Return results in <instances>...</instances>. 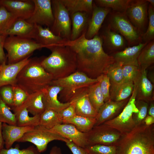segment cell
<instances>
[{
  "label": "cell",
  "instance_id": "obj_1",
  "mask_svg": "<svg viewBox=\"0 0 154 154\" xmlns=\"http://www.w3.org/2000/svg\"><path fill=\"white\" fill-rule=\"evenodd\" d=\"M86 33L75 40H67L62 44L69 46L75 52L76 71L83 72L90 78H97L106 74L115 60L112 56L105 52L102 40L98 34L88 39L85 37Z\"/></svg>",
  "mask_w": 154,
  "mask_h": 154
},
{
  "label": "cell",
  "instance_id": "obj_2",
  "mask_svg": "<svg viewBox=\"0 0 154 154\" xmlns=\"http://www.w3.org/2000/svg\"><path fill=\"white\" fill-rule=\"evenodd\" d=\"M47 48L51 53L42 59L40 63L45 70L52 76L53 80L66 77L76 71V55L70 47L60 44Z\"/></svg>",
  "mask_w": 154,
  "mask_h": 154
},
{
  "label": "cell",
  "instance_id": "obj_3",
  "mask_svg": "<svg viewBox=\"0 0 154 154\" xmlns=\"http://www.w3.org/2000/svg\"><path fill=\"white\" fill-rule=\"evenodd\" d=\"M116 146L117 154H154V124L147 125L143 121Z\"/></svg>",
  "mask_w": 154,
  "mask_h": 154
},
{
  "label": "cell",
  "instance_id": "obj_4",
  "mask_svg": "<svg viewBox=\"0 0 154 154\" xmlns=\"http://www.w3.org/2000/svg\"><path fill=\"white\" fill-rule=\"evenodd\" d=\"M41 60L31 58L17 76L16 85L28 96L42 90L53 80L52 76L41 65Z\"/></svg>",
  "mask_w": 154,
  "mask_h": 154
},
{
  "label": "cell",
  "instance_id": "obj_5",
  "mask_svg": "<svg viewBox=\"0 0 154 154\" xmlns=\"http://www.w3.org/2000/svg\"><path fill=\"white\" fill-rule=\"evenodd\" d=\"M8 64L20 61L30 56L35 50L45 48L34 39L16 36H8L4 44Z\"/></svg>",
  "mask_w": 154,
  "mask_h": 154
},
{
  "label": "cell",
  "instance_id": "obj_6",
  "mask_svg": "<svg viewBox=\"0 0 154 154\" xmlns=\"http://www.w3.org/2000/svg\"><path fill=\"white\" fill-rule=\"evenodd\" d=\"M108 15L107 24L124 38L129 46L142 42L141 36L131 22L125 12L111 11Z\"/></svg>",
  "mask_w": 154,
  "mask_h": 154
},
{
  "label": "cell",
  "instance_id": "obj_7",
  "mask_svg": "<svg viewBox=\"0 0 154 154\" xmlns=\"http://www.w3.org/2000/svg\"><path fill=\"white\" fill-rule=\"evenodd\" d=\"M98 82L97 78H90L83 72L76 71L66 77L52 80L49 85L62 88L59 93L60 98L65 103L69 102L71 96L76 90L89 86Z\"/></svg>",
  "mask_w": 154,
  "mask_h": 154
},
{
  "label": "cell",
  "instance_id": "obj_8",
  "mask_svg": "<svg viewBox=\"0 0 154 154\" xmlns=\"http://www.w3.org/2000/svg\"><path fill=\"white\" fill-rule=\"evenodd\" d=\"M54 21L50 31L55 35L70 40L71 20L70 15L60 0H51Z\"/></svg>",
  "mask_w": 154,
  "mask_h": 154
},
{
  "label": "cell",
  "instance_id": "obj_9",
  "mask_svg": "<svg viewBox=\"0 0 154 154\" xmlns=\"http://www.w3.org/2000/svg\"><path fill=\"white\" fill-rule=\"evenodd\" d=\"M67 140L52 129L38 125L35 126L32 130L25 134L17 141L32 143L41 153L46 150L48 143L52 141L59 140L65 142Z\"/></svg>",
  "mask_w": 154,
  "mask_h": 154
},
{
  "label": "cell",
  "instance_id": "obj_10",
  "mask_svg": "<svg viewBox=\"0 0 154 154\" xmlns=\"http://www.w3.org/2000/svg\"><path fill=\"white\" fill-rule=\"evenodd\" d=\"M136 95L134 86L127 103L120 114L114 119L104 123L116 129L124 135L131 131L135 127L132 115L137 110L135 105Z\"/></svg>",
  "mask_w": 154,
  "mask_h": 154
},
{
  "label": "cell",
  "instance_id": "obj_11",
  "mask_svg": "<svg viewBox=\"0 0 154 154\" xmlns=\"http://www.w3.org/2000/svg\"><path fill=\"white\" fill-rule=\"evenodd\" d=\"M89 145L102 144L116 146L124 135L105 123L95 125L88 133Z\"/></svg>",
  "mask_w": 154,
  "mask_h": 154
},
{
  "label": "cell",
  "instance_id": "obj_12",
  "mask_svg": "<svg viewBox=\"0 0 154 154\" xmlns=\"http://www.w3.org/2000/svg\"><path fill=\"white\" fill-rule=\"evenodd\" d=\"M148 4L146 0H130L125 12L142 37L147 27Z\"/></svg>",
  "mask_w": 154,
  "mask_h": 154
},
{
  "label": "cell",
  "instance_id": "obj_13",
  "mask_svg": "<svg viewBox=\"0 0 154 154\" xmlns=\"http://www.w3.org/2000/svg\"><path fill=\"white\" fill-rule=\"evenodd\" d=\"M35 5L31 17L26 21L33 24L46 26H52L54 16L50 0H33Z\"/></svg>",
  "mask_w": 154,
  "mask_h": 154
},
{
  "label": "cell",
  "instance_id": "obj_14",
  "mask_svg": "<svg viewBox=\"0 0 154 154\" xmlns=\"http://www.w3.org/2000/svg\"><path fill=\"white\" fill-rule=\"evenodd\" d=\"M88 87L75 91L71 96L69 102H72L74 104L76 115L95 118L98 112L93 108L89 98Z\"/></svg>",
  "mask_w": 154,
  "mask_h": 154
},
{
  "label": "cell",
  "instance_id": "obj_15",
  "mask_svg": "<svg viewBox=\"0 0 154 154\" xmlns=\"http://www.w3.org/2000/svg\"><path fill=\"white\" fill-rule=\"evenodd\" d=\"M0 3L18 19L25 20L31 17L35 7L33 0H0Z\"/></svg>",
  "mask_w": 154,
  "mask_h": 154
},
{
  "label": "cell",
  "instance_id": "obj_16",
  "mask_svg": "<svg viewBox=\"0 0 154 154\" xmlns=\"http://www.w3.org/2000/svg\"><path fill=\"white\" fill-rule=\"evenodd\" d=\"M129 99L119 102L110 99L105 102L99 110L95 118V125L104 123L118 116L121 112L128 102Z\"/></svg>",
  "mask_w": 154,
  "mask_h": 154
},
{
  "label": "cell",
  "instance_id": "obj_17",
  "mask_svg": "<svg viewBox=\"0 0 154 154\" xmlns=\"http://www.w3.org/2000/svg\"><path fill=\"white\" fill-rule=\"evenodd\" d=\"M133 81L136 92V100L149 102L153 101V85L147 77L146 70L140 69Z\"/></svg>",
  "mask_w": 154,
  "mask_h": 154
},
{
  "label": "cell",
  "instance_id": "obj_18",
  "mask_svg": "<svg viewBox=\"0 0 154 154\" xmlns=\"http://www.w3.org/2000/svg\"><path fill=\"white\" fill-rule=\"evenodd\" d=\"M102 29L101 33L98 35L102 40L103 48L117 52L126 48L127 42L121 35L108 24Z\"/></svg>",
  "mask_w": 154,
  "mask_h": 154
},
{
  "label": "cell",
  "instance_id": "obj_19",
  "mask_svg": "<svg viewBox=\"0 0 154 154\" xmlns=\"http://www.w3.org/2000/svg\"><path fill=\"white\" fill-rule=\"evenodd\" d=\"M51 129L80 147L84 148L88 145L87 133L80 131L72 124L62 123Z\"/></svg>",
  "mask_w": 154,
  "mask_h": 154
},
{
  "label": "cell",
  "instance_id": "obj_20",
  "mask_svg": "<svg viewBox=\"0 0 154 154\" xmlns=\"http://www.w3.org/2000/svg\"><path fill=\"white\" fill-rule=\"evenodd\" d=\"M28 57L17 63L1 64L0 71V88L5 86L16 85L17 76L22 68L30 61Z\"/></svg>",
  "mask_w": 154,
  "mask_h": 154
},
{
  "label": "cell",
  "instance_id": "obj_21",
  "mask_svg": "<svg viewBox=\"0 0 154 154\" xmlns=\"http://www.w3.org/2000/svg\"><path fill=\"white\" fill-rule=\"evenodd\" d=\"M111 11L110 8L97 6L93 1V10L85 35L86 38L92 39L98 34L105 19Z\"/></svg>",
  "mask_w": 154,
  "mask_h": 154
},
{
  "label": "cell",
  "instance_id": "obj_22",
  "mask_svg": "<svg viewBox=\"0 0 154 154\" xmlns=\"http://www.w3.org/2000/svg\"><path fill=\"white\" fill-rule=\"evenodd\" d=\"M62 89L61 86L48 85L42 90V99L46 109L53 110L58 112L68 106L70 102H62L58 98V95Z\"/></svg>",
  "mask_w": 154,
  "mask_h": 154
},
{
  "label": "cell",
  "instance_id": "obj_23",
  "mask_svg": "<svg viewBox=\"0 0 154 154\" xmlns=\"http://www.w3.org/2000/svg\"><path fill=\"white\" fill-rule=\"evenodd\" d=\"M35 127H20L2 123V134L5 148L12 147L14 142L17 141L25 134L32 130Z\"/></svg>",
  "mask_w": 154,
  "mask_h": 154
},
{
  "label": "cell",
  "instance_id": "obj_24",
  "mask_svg": "<svg viewBox=\"0 0 154 154\" xmlns=\"http://www.w3.org/2000/svg\"><path fill=\"white\" fill-rule=\"evenodd\" d=\"M148 43L142 42L138 44L125 48L123 50L115 52L112 56L115 61L123 65L131 64L138 66L137 58L142 49Z\"/></svg>",
  "mask_w": 154,
  "mask_h": 154
},
{
  "label": "cell",
  "instance_id": "obj_25",
  "mask_svg": "<svg viewBox=\"0 0 154 154\" xmlns=\"http://www.w3.org/2000/svg\"><path fill=\"white\" fill-rule=\"evenodd\" d=\"M35 25L36 31L33 39L38 43L47 47L62 44L67 40L54 34L49 27Z\"/></svg>",
  "mask_w": 154,
  "mask_h": 154
},
{
  "label": "cell",
  "instance_id": "obj_26",
  "mask_svg": "<svg viewBox=\"0 0 154 154\" xmlns=\"http://www.w3.org/2000/svg\"><path fill=\"white\" fill-rule=\"evenodd\" d=\"M91 14L86 12H78L70 15L72 28L70 40H76L86 31Z\"/></svg>",
  "mask_w": 154,
  "mask_h": 154
},
{
  "label": "cell",
  "instance_id": "obj_27",
  "mask_svg": "<svg viewBox=\"0 0 154 154\" xmlns=\"http://www.w3.org/2000/svg\"><path fill=\"white\" fill-rule=\"evenodd\" d=\"M36 31V25L26 20L18 19L7 33L8 36H16L33 39Z\"/></svg>",
  "mask_w": 154,
  "mask_h": 154
},
{
  "label": "cell",
  "instance_id": "obj_28",
  "mask_svg": "<svg viewBox=\"0 0 154 154\" xmlns=\"http://www.w3.org/2000/svg\"><path fill=\"white\" fill-rule=\"evenodd\" d=\"M12 109L15 116L17 126L35 127L39 125L40 115L29 116L25 101L20 106Z\"/></svg>",
  "mask_w": 154,
  "mask_h": 154
},
{
  "label": "cell",
  "instance_id": "obj_29",
  "mask_svg": "<svg viewBox=\"0 0 154 154\" xmlns=\"http://www.w3.org/2000/svg\"><path fill=\"white\" fill-rule=\"evenodd\" d=\"M70 15L78 12H86L92 14L93 8L92 0H60Z\"/></svg>",
  "mask_w": 154,
  "mask_h": 154
},
{
  "label": "cell",
  "instance_id": "obj_30",
  "mask_svg": "<svg viewBox=\"0 0 154 154\" xmlns=\"http://www.w3.org/2000/svg\"><path fill=\"white\" fill-rule=\"evenodd\" d=\"M110 86V100L119 102L128 98L132 94L134 86L133 82H131Z\"/></svg>",
  "mask_w": 154,
  "mask_h": 154
},
{
  "label": "cell",
  "instance_id": "obj_31",
  "mask_svg": "<svg viewBox=\"0 0 154 154\" xmlns=\"http://www.w3.org/2000/svg\"><path fill=\"white\" fill-rule=\"evenodd\" d=\"M42 90L29 95L25 101L29 112L33 116L40 115L46 109L43 101Z\"/></svg>",
  "mask_w": 154,
  "mask_h": 154
},
{
  "label": "cell",
  "instance_id": "obj_32",
  "mask_svg": "<svg viewBox=\"0 0 154 154\" xmlns=\"http://www.w3.org/2000/svg\"><path fill=\"white\" fill-rule=\"evenodd\" d=\"M95 118L86 117L76 115L63 122V123L72 124L80 131L84 133L89 132L95 125Z\"/></svg>",
  "mask_w": 154,
  "mask_h": 154
},
{
  "label": "cell",
  "instance_id": "obj_33",
  "mask_svg": "<svg viewBox=\"0 0 154 154\" xmlns=\"http://www.w3.org/2000/svg\"><path fill=\"white\" fill-rule=\"evenodd\" d=\"M139 69H145L154 63V40L148 43L142 49L137 59Z\"/></svg>",
  "mask_w": 154,
  "mask_h": 154
},
{
  "label": "cell",
  "instance_id": "obj_34",
  "mask_svg": "<svg viewBox=\"0 0 154 154\" xmlns=\"http://www.w3.org/2000/svg\"><path fill=\"white\" fill-rule=\"evenodd\" d=\"M63 123L59 113L53 110L45 109L40 115L39 125L48 129Z\"/></svg>",
  "mask_w": 154,
  "mask_h": 154
},
{
  "label": "cell",
  "instance_id": "obj_35",
  "mask_svg": "<svg viewBox=\"0 0 154 154\" xmlns=\"http://www.w3.org/2000/svg\"><path fill=\"white\" fill-rule=\"evenodd\" d=\"M88 93L91 103L95 110L98 112L105 102L98 81L88 87Z\"/></svg>",
  "mask_w": 154,
  "mask_h": 154
},
{
  "label": "cell",
  "instance_id": "obj_36",
  "mask_svg": "<svg viewBox=\"0 0 154 154\" xmlns=\"http://www.w3.org/2000/svg\"><path fill=\"white\" fill-rule=\"evenodd\" d=\"M18 19L1 5L0 7V35H7V32Z\"/></svg>",
  "mask_w": 154,
  "mask_h": 154
},
{
  "label": "cell",
  "instance_id": "obj_37",
  "mask_svg": "<svg viewBox=\"0 0 154 154\" xmlns=\"http://www.w3.org/2000/svg\"><path fill=\"white\" fill-rule=\"evenodd\" d=\"M130 0H96L94 2L97 6L109 8L113 11L125 12Z\"/></svg>",
  "mask_w": 154,
  "mask_h": 154
},
{
  "label": "cell",
  "instance_id": "obj_38",
  "mask_svg": "<svg viewBox=\"0 0 154 154\" xmlns=\"http://www.w3.org/2000/svg\"><path fill=\"white\" fill-rule=\"evenodd\" d=\"M123 64L115 62L109 68L107 73L111 86L117 85L123 83Z\"/></svg>",
  "mask_w": 154,
  "mask_h": 154
},
{
  "label": "cell",
  "instance_id": "obj_39",
  "mask_svg": "<svg viewBox=\"0 0 154 154\" xmlns=\"http://www.w3.org/2000/svg\"><path fill=\"white\" fill-rule=\"evenodd\" d=\"M148 103L141 100H136L137 111L133 113L132 118L135 126L141 124L147 115Z\"/></svg>",
  "mask_w": 154,
  "mask_h": 154
},
{
  "label": "cell",
  "instance_id": "obj_40",
  "mask_svg": "<svg viewBox=\"0 0 154 154\" xmlns=\"http://www.w3.org/2000/svg\"><path fill=\"white\" fill-rule=\"evenodd\" d=\"M116 145L102 144L89 145L84 149L88 154H117Z\"/></svg>",
  "mask_w": 154,
  "mask_h": 154
},
{
  "label": "cell",
  "instance_id": "obj_41",
  "mask_svg": "<svg viewBox=\"0 0 154 154\" xmlns=\"http://www.w3.org/2000/svg\"><path fill=\"white\" fill-rule=\"evenodd\" d=\"M149 22L146 30L142 37L144 42L149 43L154 39V8L149 4L148 8Z\"/></svg>",
  "mask_w": 154,
  "mask_h": 154
},
{
  "label": "cell",
  "instance_id": "obj_42",
  "mask_svg": "<svg viewBox=\"0 0 154 154\" xmlns=\"http://www.w3.org/2000/svg\"><path fill=\"white\" fill-rule=\"evenodd\" d=\"M0 98V122L17 125L15 116Z\"/></svg>",
  "mask_w": 154,
  "mask_h": 154
},
{
  "label": "cell",
  "instance_id": "obj_43",
  "mask_svg": "<svg viewBox=\"0 0 154 154\" xmlns=\"http://www.w3.org/2000/svg\"><path fill=\"white\" fill-rule=\"evenodd\" d=\"M138 66L126 64L122 66L123 76V83L133 82L137 75L139 70Z\"/></svg>",
  "mask_w": 154,
  "mask_h": 154
},
{
  "label": "cell",
  "instance_id": "obj_44",
  "mask_svg": "<svg viewBox=\"0 0 154 154\" xmlns=\"http://www.w3.org/2000/svg\"><path fill=\"white\" fill-rule=\"evenodd\" d=\"M0 98L10 109L13 107L14 96L11 86L6 85L0 88Z\"/></svg>",
  "mask_w": 154,
  "mask_h": 154
},
{
  "label": "cell",
  "instance_id": "obj_45",
  "mask_svg": "<svg viewBox=\"0 0 154 154\" xmlns=\"http://www.w3.org/2000/svg\"><path fill=\"white\" fill-rule=\"evenodd\" d=\"M34 146H30L27 148L21 149L19 145H16L14 148L7 149L3 148L0 152V154H40Z\"/></svg>",
  "mask_w": 154,
  "mask_h": 154
},
{
  "label": "cell",
  "instance_id": "obj_46",
  "mask_svg": "<svg viewBox=\"0 0 154 154\" xmlns=\"http://www.w3.org/2000/svg\"><path fill=\"white\" fill-rule=\"evenodd\" d=\"M97 78L100 83L104 102H106L110 99V89L111 84L109 78L107 74H102Z\"/></svg>",
  "mask_w": 154,
  "mask_h": 154
},
{
  "label": "cell",
  "instance_id": "obj_47",
  "mask_svg": "<svg viewBox=\"0 0 154 154\" xmlns=\"http://www.w3.org/2000/svg\"><path fill=\"white\" fill-rule=\"evenodd\" d=\"M12 86L14 96L13 108L20 106L23 104L27 100L29 96L23 90L17 85Z\"/></svg>",
  "mask_w": 154,
  "mask_h": 154
},
{
  "label": "cell",
  "instance_id": "obj_48",
  "mask_svg": "<svg viewBox=\"0 0 154 154\" xmlns=\"http://www.w3.org/2000/svg\"><path fill=\"white\" fill-rule=\"evenodd\" d=\"M68 106L58 112L63 122L76 115L74 104L72 102Z\"/></svg>",
  "mask_w": 154,
  "mask_h": 154
},
{
  "label": "cell",
  "instance_id": "obj_49",
  "mask_svg": "<svg viewBox=\"0 0 154 154\" xmlns=\"http://www.w3.org/2000/svg\"><path fill=\"white\" fill-rule=\"evenodd\" d=\"M66 146L73 154H88L85 149L68 139L65 142Z\"/></svg>",
  "mask_w": 154,
  "mask_h": 154
},
{
  "label": "cell",
  "instance_id": "obj_50",
  "mask_svg": "<svg viewBox=\"0 0 154 154\" xmlns=\"http://www.w3.org/2000/svg\"><path fill=\"white\" fill-rule=\"evenodd\" d=\"M8 36L0 35V64L6 63L7 59L4 50V45L5 40Z\"/></svg>",
  "mask_w": 154,
  "mask_h": 154
},
{
  "label": "cell",
  "instance_id": "obj_51",
  "mask_svg": "<svg viewBox=\"0 0 154 154\" xmlns=\"http://www.w3.org/2000/svg\"><path fill=\"white\" fill-rule=\"evenodd\" d=\"M147 125H150L154 124V117L147 115L143 121Z\"/></svg>",
  "mask_w": 154,
  "mask_h": 154
},
{
  "label": "cell",
  "instance_id": "obj_52",
  "mask_svg": "<svg viewBox=\"0 0 154 154\" xmlns=\"http://www.w3.org/2000/svg\"><path fill=\"white\" fill-rule=\"evenodd\" d=\"M149 106L147 115L154 117V103L153 101H151Z\"/></svg>",
  "mask_w": 154,
  "mask_h": 154
},
{
  "label": "cell",
  "instance_id": "obj_53",
  "mask_svg": "<svg viewBox=\"0 0 154 154\" xmlns=\"http://www.w3.org/2000/svg\"><path fill=\"white\" fill-rule=\"evenodd\" d=\"M49 154H62L61 149L57 146H54L51 149Z\"/></svg>",
  "mask_w": 154,
  "mask_h": 154
},
{
  "label": "cell",
  "instance_id": "obj_54",
  "mask_svg": "<svg viewBox=\"0 0 154 154\" xmlns=\"http://www.w3.org/2000/svg\"><path fill=\"white\" fill-rule=\"evenodd\" d=\"M2 123L0 122V152L4 148V142L2 134Z\"/></svg>",
  "mask_w": 154,
  "mask_h": 154
},
{
  "label": "cell",
  "instance_id": "obj_55",
  "mask_svg": "<svg viewBox=\"0 0 154 154\" xmlns=\"http://www.w3.org/2000/svg\"><path fill=\"white\" fill-rule=\"evenodd\" d=\"M149 3V4L154 7V0H146Z\"/></svg>",
  "mask_w": 154,
  "mask_h": 154
},
{
  "label": "cell",
  "instance_id": "obj_56",
  "mask_svg": "<svg viewBox=\"0 0 154 154\" xmlns=\"http://www.w3.org/2000/svg\"><path fill=\"white\" fill-rule=\"evenodd\" d=\"M1 67H2V65L1 64H0V71L1 70Z\"/></svg>",
  "mask_w": 154,
  "mask_h": 154
},
{
  "label": "cell",
  "instance_id": "obj_57",
  "mask_svg": "<svg viewBox=\"0 0 154 154\" xmlns=\"http://www.w3.org/2000/svg\"><path fill=\"white\" fill-rule=\"evenodd\" d=\"M1 6V4H0V6Z\"/></svg>",
  "mask_w": 154,
  "mask_h": 154
}]
</instances>
